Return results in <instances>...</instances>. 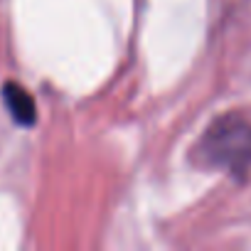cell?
<instances>
[{"instance_id":"cell-2","label":"cell","mask_w":251,"mask_h":251,"mask_svg":"<svg viewBox=\"0 0 251 251\" xmlns=\"http://www.w3.org/2000/svg\"><path fill=\"white\" fill-rule=\"evenodd\" d=\"M3 101L13 116L15 123L20 126H32L37 121V106L32 101V96L27 94L25 86L20 84H5L3 86Z\"/></svg>"},{"instance_id":"cell-1","label":"cell","mask_w":251,"mask_h":251,"mask_svg":"<svg viewBox=\"0 0 251 251\" xmlns=\"http://www.w3.org/2000/svg\"><path fill=\"white\" fill-rule=\"evenodd\" d=\"M195 158L204 168H219L241 175L251 165V123L241 116H222L204 131L195 148Z\"/></svg>"}]
</instances>
